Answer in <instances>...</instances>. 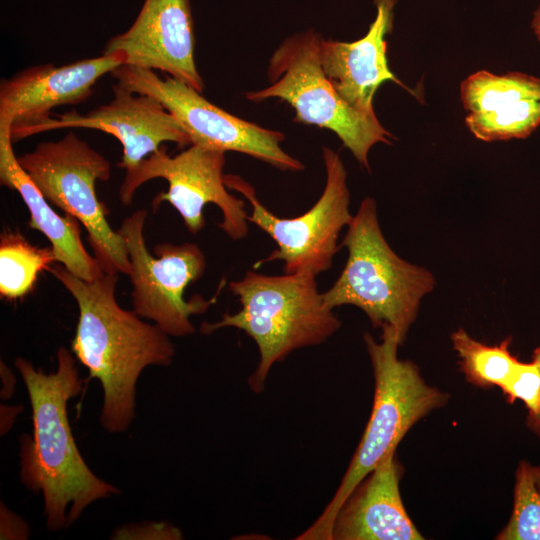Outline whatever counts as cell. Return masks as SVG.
Listing matches in <instances>:
<instances>
[{"mask_svg":"<svg viewBox=\"0 0 540 540\" xmlns=\"http://www.w3.org/2000/svg\"><path fill=\"white\" fill-rule=\"evenodd\" d=\"M48 272L77 303L79 318L71 351L87 367L89 378L102 386L100 424L109 433L124 432L135 417L136 383L142 371L173 362L170 336L118 304V273L103 271L86 281L56 263Z\"/></svg>","mask_w":540,"mask_h":540,"instance_id":"6da1fadb","label":"cell"},{"mask_svg":"<svg viewBox=\"0 0 540 540\" xmlns=\"http://www.w3.org/2000/svg\"><path fill=\"white\" fill-rule=\"evenodd\" d=\"M14 365L26 386L33 422L32 436L20 440V480L42 493L46 528L60 531L96 500L120 492L89 469L72 435L67 403L83 383L72 351L59 347L54 373L36 369L23 357Z\"/></svg>","mask_w":540,"mask_h":540,"instance_id":"7a4b0ae2","label":"cell"},{"mask_svg":"<svg viewBox=\"0 0 540 540\" xmlns=\"http://www.w3.org/2000/svg\"><path fill=\"white\" fill-rule=\"evenodd\" d=\"M241 309L225 313L215 323L201 324L202 334L233 327L244 331L257 345L259 362L248 383L255 393L263 391L275 363L300 348L324 343L341 322L319 292L316 276L294 273L279 276L248 271L228 285Z\"/></svg>","mask_w":540,"mask_h":540,"instance_id":"3957f363","label":"cell"},{"mask_svg":"<svg viewBox=\"0 0 540 540\" xmlns=\"http://www.w3.org/2000/svg\"><path fill=\"white\" fill-rule=\"evenodd\" d=\"M380 342L364 334L374 376V399L362 438L333 498L320 516L297 540H331L334 520L355 488L398 444L409 429L432 410L448 401V395L428 385L418 367L401 360V345L394 327H382Z\"/></svg>","mask_w":540,"mask_h":540,"instance_id":"277c9868","label":"cell"},{"mask_svg":"<svg viewBox=\"0 0 540 540\" xmlns=\"http://www.w3.org/2000/svg\"><path fill=\"white\" fill-rule=\"evenodd\" d=\"M346 230L340 246L348 257L337 280L322 293L324 302L331 309L358 307L374 328L394 327L402 345L435 278L393 251L381 231L373 198L362 200Z\"/></svg>","mask_w":540,"mask_h":540,"instance_id":"5b68a950","label":"cell"},{"mask_svg":"<svg viewBox=\"0 0 540 540\" xmlns=\"http://www.w3.org/2000/svg\"><path fill=\"white\" fill-rule=\"evenodd\" d=\"M321 37L306 31L286 38L272 54L267 69L270 85L245 94L259 102L278 98L295 110V120L333 131L355 159L369 170L368 153L377 143L391 144L392 134L376 114L360 112L335 90L323 71Z\"/></svg>","mask_w":540,"mask_h":540,"instance_id":"8992f818","label":"cell"},{"mask_svg":"<svg viewBox=\"0 0 540 540\" xmlns=\"http://www.w3.org/2000/svg\"><path fill=\"white\" fill-rule=\"evenodd\" d=\"M17 159L44 197L85 227L103 271L129 275L125 244L111 228L109 211L95 190L97 180L110 178V162L73 131L59 140L41 142Z\"/></svg>","mask_w":540,"mask_h":540,"instance_id":"52a82bcc","label":"cell"},{"mask_svg":"<svg viewBox=\"0 0 540 540\" xmlns=\"http://www.w3.org/2000/svg\"><path fill=\"white\" fill-rule=\"evenodd\" d=\"M326 171L325 186L316 203L305 213L293 218H281L269 211L257 198L254 188L243 178L225 174L228 189L239 192L251 206L248 221L266 232L277 248L258 261H282L286 274L310 273L315 276L328 271L340 249L339 235L351 222L350 193L347 172L337 152L323 147Z\"/></svg>","mask_w":540,"mask_h":540,"instance_id":"ba28073f","label":"cell"},{"mask_svg":"<svg viewBox=\"0 0 540 540\" xmlns=\"http://www.w3.org/2000/svg\"><path fill=\"white\" fill-rule=\"evenodd\" d=\"M148 213L137 210L126 217L117 229L130 261L133 310L153 321L169 336L185 337L195 332L190 317L203 314L216 301L200 295L189 301L184 291L202 277L206 258L195 243H161L153 248L154 257L146 248L144 225Z\"/></svg>","mask_w":540,"mask_h":540,"instance_id":"9c48e42d","label":"cell"},{"mask_svg":"<svg viewBox=\"0 0 540 540\" xmlns=\"http://www.w3.org/2000/svg\"><path fill=\"white\" fill-rule=\"evenodd\" d=\"M225 152L191 144L175 156L160 147L134 168L126 170L119 189L121 202L132 203L137 189L145 182L163 178L167 192L155 196L153 210L163 202L170 203L180 214L191 233L205 226L204 207L215 204L222 213L219 227L232 240L245 238L249 231L244 201L230 194L224 181Z\"/></svg>","mask_w":540,"mask_h":540,"instance_id":"30bf717a","label":"cell"},{"mask_svg":"<svg viewBox=\"0 0 540 540\" xmlns=\"http://www.w3.org/2000/svg\"><path fill=\"white\" fill-rule=\"evenodd\" d=\"M117 83L159 100L185 130L191 144L246 154L283 171H301L304 165L286 153L285 135L234 116L210 103L187 83L154 70L122 64L111 73Z\"/></svg>","mask_w":540,"mask_h":540,"instance_id":"8fae6325","label":"cell"},{"mask_svg":"<svg viewBox=\"0 0 540 540\" xmlns=\"http://www.w3.org/2000/svg\"><path fill=\"white\" fill-rule=\"evenodd\" d=\"M123 53L102 54L70 64L25 68L0 83V126H10L13 143L30 136L51 117V109L76 105L93 94L103 75L125 64Z\"/></svg>","mask_w":540,"mask_h":540,"instance_id":"7c38bea8","label":"cell"},{"mask_svg":"<svg viewBox=\"0 0 540 540\" xmlns=\"http://www.w3.org/2000/svg\"><path fill=\"white\" fill-rule=\"evenodd\" d=\"M113 98L86 114L75 110L56 114L39 124L30 136L54 129L89 128L114 136L122 145L118 167L134 168L164 142H174L181 148L191 140L172 114L155 97L134 93L116 83Z\"/></svg>","mask_w":540,"mask_h":540,"instance_id":"4fadbf2b","label":"cell"},{"mask_svg":"<svg viewBox=\"0 0 540 540\" xmlns=\"http://www.w3.org/2000/svg\"><path fill=\"white\" fill-rule=\"evenodd\" d=\"M194 51L190 0H144L132 25L111 37L103 54L123 53L126 65L160 70L202 93Z\"/></svg>","mask_w":540,"mask_h":540,"instance_id":"5bb4252c","label":"cell"},{"mask_svg":"<svg viewBox=\"0 0 540 540\" xmlns=\"http://www.w3.org/2000/svg\"><path fill=\"white\" fill-rule=\"evenodd\" d=\"M465 124L485 142L528 137L540 125V78L521 72L468 76L460 87Z\"/></svg>","mask_w":540,"mask_h":540,"instance_id":"9a60e30c","label":"cell"},{"mask_svg":"<svg viewBox=\"0 0 540 540\" xmlns=\"http://www.w3.org/2000/svg\"><path fill=\"white\" fill-rule=\"evenodd\" d=\"M396 1L375 0L377 15L363 38L320 41V61L327 78L349 105L365 114L375 115L373 98L383 82L391 80L408 89L390 70L386 55L385 37L393 27Z\"/></svg>","mask_w":540,"mask_h":540,"instance_id":"2e32d148","label":"cell"},{"mask_svg":"<svg viewBox=\"0 0 540 540\" xmlns=\"http://www.w3.org/2000/svg\"><path fill=\"white\" fill-rule=\"evenodd\" d=\"M395 451L362 480L339 510L331 540H422L399 490L401 465Z\"/></svg>","mask_w":540,"mask_h":540,"instance_id":"e0dca14e","label":"cell"},{"mask_svg":"<svg viewBox=\"0 0 540 540\" xmlns=\"http://www.w3.org/2000/svg\"><path fill=\"white\" fill-rule=\"evenodd\" d=\"M10 128L0 126L1 185L19 193L30 214L28 227L48 239L57 262L83 280H94L103 269L83 245L80 222L72 215L61 216L54 211L52 204L21 167L12 148Z\"/></svg>","mask_w":540,"mask_h":540,"instance_id":"ac0fdd59","label":"cell"},{"mask_svg":"<svg viewBox=\"0 0 540 540\" xmlns=\"http://www.w3.org/2000/svg\"><path fill=\"white\" fill-rule=\"evenodd\" d=\"M57 258L51 247L31 244L20 232L5 230L0 236V296L16 301L30 294L42 271Z\"/></svg>","mask_w":540,"mask_h":540,"instance_id":"d6986e66","label":"cell"},{"mask_svg":"<svg viewBox=\"0 0 540 540\" xmlns=\"http://www.w3.org/2000/svg\"><path fill=\"white\" fill-rule=\"evenodd\" d=\"M511 340L508 337L498 345H487L473 339L463 328L451 334L462 372L468 382L480 387L502 388L512 375L519 361L509 351Z\"/></svg>","mask_w":540,"mask_h":540,"instance_id":"ffe728a7","label":"cell"},{"mask_svg":"<svg viewBox=\"0 0 540 540\" xmlns=\"http://www.w3.org/2000/svg\"><path fill=\"white\" fill-rule=\"evenodd\" d=\"M498 540H540V490L534 467L521 461L516 472L514 506Z\"/></svg>","mask_w":540,"mask_h":540,"instance_id":"44dd1931","label":"cell"},{"mask_svg":"<svg viewBox=\"0 0 540 540\" xmlns=\"http://www.w3.org/2000/svg\"><path fill=\"white\" fill-rule=\"evenodd\" d=\"M501 390L510 403L521 400L528 409V415H536L540 411V346L535 349L530 362L519 361Z\"/></svg>","mask_w":540,"mask_h":540,"instance_id":"7402d4cb","label":"cell"},{"mask_svg":"<svg viewBox=\"0 0 540 540\" xmlns=\"http://www.w3.org/2000/svg\"><path fill=\"white\" fill-rule=\"evenodd\" d=\"M113 539H182L179 529L166 522H147L118 528Z\"/></svg>","mask_w":540,"mask_h":540,"instance_id":"603a6c76","label":"cell"},{"mask_svg":"<svg viewBox=\"0 0 540 540\" xmlns=\"http://www.w3.org/2000/svg\"><path fill=\"white\" fill-rule=\"evenodd\" d=\"M20 518L13 515V524L11 519V512L1 505V539L12 528L10 539H26L28 535L27 525L21 520L15 525Z\"/></svg>","mask_w":540,"mask_h":540,"instance_id":"cb8c5ba5","label":"cell"},{"mask_svg":"<svg viewBox=\"0 0 540 540\" xmlns=\"http://www.w3.org/2000/svg\"><path fill=\"white\" fill-rule=\"evenodd\" d=\"M1 365V379L3 383V387L1 389V398L2 399H9L13 393H14V387L16 384V378L12 371L9 369V367L4 364L2 361L0 363Z\"/></svg>","mask_w":540,"mask_h":540,"instance_id":"d4e9b609","label":"cell"},{"mask_svg":"<svg viewBox=\"0 0 540 540\" xmlns=\"http://www.w3.org/2000/svg\"><path fill=\"white\" fill-rule=\"evenodd\" d=\"M21 410L20 406H1V435L7 433Z\"/></svg>","mask_w":540,"mask_h":540,"instance_id":"484cf974","label":"cell"},{"mask_svg":"<svg viewBox=\"0 0 540 540\" xmlns=\"http://www.w3.org/2000/svg\"><path fill=\"white\" fill-rule=\"evenodd\" d=\"M527 426L540 437V411L536 415H527Z\"/></svg>","mask_w":540,"mask_h":540,"instance_id":"4316f807","label":"cell"},{"mask_svg":"<svg viewBox=\"0 0 540 540\" xmlns=\"http://www.w3.org/2000/svg\"><path fill=\"white\" fill-rule=\"evenodd\" d=\"M532 29L540 42V5L534 13L532 20Z\"/></svg>","mask_w":540,"mask_h":540,"instance_id":"83f0119b","label":"cell"},{"mask_svg":"<svg viewBox=\"0 0 540 540\" xmlns=\"http://www.w3.org/2000/svg\"><path fill=\"white\" fill-rule=\"evenodd\" d=\"M535 479L538 489L540 490V466L534 467Z\"/></svg>","mask_w":540,"mask_h":540,"instance_id":"f1b7e54d","label":"cell"}]
</instances>
